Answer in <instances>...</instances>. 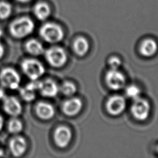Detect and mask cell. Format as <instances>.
<instances>
[{"label": "cell", "instance_id": "cell-1", "mask_svg": "<svg viewBox=\"0 0 158 158\" xmlns=\"http://www.w3.org/2000/svg\"><path fill=\"white\" fill-rule=\"evenodd\" d=\"M35 24L28 17H22L12 21L9 25V32L15 38L20 39L31 34L34 30Z\"/></svg>", "mask_w": 158, "mask_h": 158}, {"label": "cell", "instance_id": "cell-2", "mask_svg": "<svg viewBox=\"0 0 158 158\" xmlns=\"http://www.w3.org/2000/svg\"><path fill=\"white\" fill-rule=\"evenodd\" d=\"M39 33L42 39L49 43H58L64 37V31L61 27L52 22H48L43 25Z\"/></svg>", "mask_w": 158, "mask_h": 158}, {"label": "cell", "instance_id": "cell-3", "mask_svg": "<svg viewBox=\"0 0 158 158\" xmlns=\"http://www.w3.org/2000/svg\"><path fill=\"white\" fill-rule=\"evenodd\" d=\"M21 68L24 74L31 81H36L44 73L43 64L35 59H25L21 63Z\"/></svg>", "mask_w": 158, "mask_h": 158}, {"label": "cell", "instance_id": "cell-4", "mask_svg": "<svg viewBox=\"0 0 158 158\" xmlns=\"http://www.w3.org/2000/svg\"><path fill=\"white\" fill-rule=\"evenodd\" d=\"M20 77L19 73L10 67L2 69L0 72V83L2 88L11 90L19 88Z\"/></svg>", "mask_w": 158, "mask_h": 158}, {"label": "cell", "instance_id": "cell-5", "mask_svg": "<svg viewBox=\"0 0 158 158\" xmlns=\"http://www.w3.org/2000/svg\"><path fill=\"white\" fill-rule=\"evenodd\" d=\"M44 53L47 62L54 67H60L67 62V54L61 47L52 46L44 51Z\"/></svg>", "mask_w": 158, "mask_h": 158}, {"label": "cell", "instance_id": "cell-6", "mask_svg": "<svg viewBox=\"0 0 158 158\" xmlns=\"http://www.w3.org/2000/svg\"><path fill=\"white\" fill-rule=\"evenodd\" d=\"M150 105L147 100L138 98L134 99L131 106V112L133 117L138 120H144L149 115Z\"/></svg>", "mask_w": 158, "mask_h": 158}, {"label": "cell", "instance_id": "cell-7", "mask_svg": "<svg viewBox=\"0 0 158 158\" xmlns=\"http://www.w3.org/2000/svg\"><path fill=\"white\" fill-rule=\"evenodd\" d=\"M106 82L112 89L118 90L125 84V78L123 74L117 69H110L106 75Z\"/></svg>", "mask_w": 158, "mask_h": 158}, {"label": "cell", "instance_id": "cell-8", "mask_svg": "<svg viewBox=\"0 0 158 158\" xmlns=\"http://www.w3.org/2000/svg\"><path fill=\"white\" fill-rule=\"evenodd\" d=\"M37 90L40 94L44 97L53 98L55 97L59 90L57 83L50 78L37 81Z\"/></svg>", "mask_w": 158, "mask_h": 158}, {"label": "cell", "instance_id": "cell-9", "mask_svg": "<svg viewBox=\"0 0 158 158\" xmlns=\"http://www.w3.org/2000/svg\"><path fill=\"white\" fill-rule=\"evenodd\" d=\"M2 100L3 109L7 114L15 117L22 113V106L16 98L14 96H6Z\"/></svg>", "mask_w": 158, "mask_h": 158}, {"label": "cell", "instance_id": "cell-10", "mask_svg": "<svg viewBox=\"0 0 158 158\" xmlns=\"http://www.w3.org/2000/svg\"><path fill=\"white\" fill-rule=\"evenodd\" d=\"M72 134L71 130L67 127L60 126L54 133V140L56 144L61 148H65L70 142Z\"/></svg>", "mask_w": 158, "mask_h": 158}, {"label": "cell", "instance_id": "cell-11", "mask_svg": "<svg viewBox=\"0 0 158 158\" xmlns=\"http://www.w3.org/2000/svg\"><path fill=\"white\" fill-rule=\"evenodd\" d=\"M126 106V101L123 97L119 95H114L109 98L106 108L107 112L113 115H117L122 113Z\"/></svg>", "mask_w": 158, "mask_h": 158}, {"label": "cell", "instance_id": "cell-12", "mask_svg": "<svg viewBox=\"0 0 158 158\" xmlns=\"http://www.w3.org/2000/svg\"><path fill=\"white\" fill-rule=\"evenodd\" d=\"M9 147L12 156L20 157L27 151V143L23 137L16 135L10 139Z\"/></svg>", "mask_w": 158, "mask_h": 158}, {"label": "cell", "instance_id": "cell-13", "mask_svg": "<svg viewBox=\"0 0 158 158\" xmlns=\"http://www.w3.org/2000/svg\"><path fill=\"white\" fill-rule=\"evenodd\" d=\"M83 103L80 99L73 98L66 100L62 106L63 112L69 116H73L77 114L82 108Z\"/></svg>", "mask_w": 158, "mask_h": 158}, {"label": "cell", "instance_id": "cell-14", "mask_svg": "<svg viewBox=\"0 0 158 158\" xmlns=\"http://www.w3.org/2000/svg\"><path fill=\"white\" fill-rule=\"evenodd\" d=\"M35 112L40 119L47 120L54 117L55 110L51 104L45 102H39L35 106Z\"/></svg>", "mask_w": 158, "mask_h": 158}, {"label": "cell", "instance_id": "cell-15", "mask_svg": "<svg viewBox=\"0 0 158 158\" xmlns=\"http://www.w3.org/2000/svg\"><path fill=\"white\" fill-rule=\"evenodd\" d=\"M37 90V81H32L19 89L20 96L24 101L31 102L36 98Z\"/></svg>", "mask_w": 158, "mask_h": 158}, {"label": "cell", "instance_id": "cell-16", "mask_svg": "<svg viewBox=\"0 0 158 158\" xmlns=\"http://www.w3.org/2000/svg\"><path fill=\"white\" fill-rule=\"evenodd\" d=\"M33 13L38 20L43 21L49 17L51 14V9L47 3L40 2L35 5Z\"/></svg>", "mask_w": 158, "mask_h": 158}, {"label": "cell", "instance_id": "cell-17", "mask_svg": "<svg viewBox=\"0 0 158 158\" xmlns=\"http://www.w3.org/2000/svg\"><path fill=\"white\" fill-rule=\"evenodd\" d=\"M157 50V44L152 39H146L140 46L139 51L141 54L145 57L153 56Z\"/></svg>", "mask_w": 158, "mask_h": 158}, {"label": "cell", "instance_id": "cell-18", "mask_svg": "<svg viewBox=\"0 0 158 158\" xmlns=\"http://www.w3.org/2000/svg\"><path fill=\"white\" fill-rule=\"evenodd\" d=\"M25 48L27 52L33 56H40L44 52L43 44L35 39H31L27 41L25 43Z\"/></svg>", "mask_w": 158, "mask_h": 158}, {"label": "cell", "instance_id": "cell-19", "mask_svg": "<svg viewBox=\"0 0 158 158\" xmlns=\"http://www.w3.org/2000/svg\"><path fill=\"white\" fill-rule=\"evenodd\" d=\"M89 49V43L83 37L77 38L73 43V50L75 52L80 56L85 55Z\"/></svg>", "mask_w": 158, "mask_h": 158}, {"label": "cell", "instance_id": "cell-20", "mask_svg": "<svg viewBox=\"0 0 158 158\" xmlns=\"http://www.w3.org/2000/svg\"><path fill=\"white\" fill-rule=\"evenodd\" d=\"M23 130V123L18 118L14 117L11 118L7 124V130L12 134L16 135Z\"/></svg>", "mask_w": 158, "mask_h": 158}, {"label": "cell", "instance_id": "cell-21", "mask_svg": "<svg viewBox=\"0 0 158 158\" xmlns=\"http://www.w3.org/2000/svg\"><path fill=\"white\" fill-rule=\"evenodd\" d=\"M59 89L63 94L67 96H70L75 94L77 91V88L74 83L67 81L62 84Z\"/></svg>", "mask_w": 158, "mask_h": 158}, {"label": "cell", "instance_id": "cell-22", "mask_svg": "<svg viewBox=\"0 0 158 158\" xmlns=\"http://www.w3.org/2000/svg\"><path fill=\"white\" fill-rule=\"evenodd\" d=\"M12 13V6L7 2L0 1V19L6 20Z\"/></svg>", "mask_w": 158, "mask_h": 158}, {"label": "cell", "instance_id": "cell-23", "mask_svg": "<svg viewBox=\"0 0 158 158\" xmlns=\"http://www.w3.org/2000/svg\"><path fill=\"white\" fill-rule=\"evenodd\" d=\"M140 92L139 88L134 85L128 86L125 89V93L127 96L133 99L139 97Z\"/></svg>", "mask_w": 158, "mask_h": 158}, {"label": "cell", "instance_id": "cell-24", "mask_svg": "<svg viewBox=\"0 0 158 158\" xmlns=\"http://www.w3.org/2000/svg\"><path fill=\"white\" fill-rule=\"evenodd\" d=\"M109 64L111 69H118L121 64V61L117 57H112L109 60Z\"/></svg>", "mask_w": 158, "mask_h": 158}, {"label": "cell", "instance_id": "cell-25", "mask_svg": "<svg viewBox=\"0 0 158 158\" xmlns=\"http://www.w3.org/2000/svg\"><path fill=\"white\" fill-rule=\"evenodd\" d=\"M4 54V47L2 44L0 42V59L3 57Z\"/></svg>", "mask_w": 158, "mask_h": 158}, {"label": "cell", "instance_id": "cell-26", "mask_svg": "<svg viewBox=\"0 0 158 158\" xmlns=\"http://www.w3.org/2000/svg\"><path fill=\"white\" fill-rule=\"evenodd\" d=\"M6 97L5 96V92L2 88L0 87V100L3 99Z\"/></svg>", "mask_w": 158, "mask_h": 158}, {"label": "cell", "instance_id": "cell-27", "mask_svg": "<svg viewBox=\"0 0 158 158\" xmlns=\"http://www.w3.org/2000/svg\"><path fill=\"white\" fill-rule=\"evenodd\" d=\"M3 124H4V121H3V118L0 115V131L2 130V127H3Z\"/></svg>", "mask_w": 158, "mask_h": 158}, {"label": "cell", "instance_id": "cell-28", "mask_svg": "<svg viewBox=\"0 0 158 158\" xmlns=\"http://www.w3.org/2000/svg\"><path fill=\"white\" fill-rule=\"evenodd\" d=\"M17 1L20 2H22V3H26V2H30V1L31 0H17Z\"/></svg>", "mask_w": 158, "mask_h": 158}, {"label": "cell", "instance_id": "cell-29", "mask_svg": "<svg viewBox=\"0 0 158 158\" xmlns=\"http://www.w3.org/2000/svg\"><path fill=\"white\" fill-rule=\"evenodd\" d=\"M3 154H4V152H3L2 149L0 148V157H2L3 156Z\"/></svg>", "mask_w": 158, "mask_h": 158}, {"label": "cell", "instance_id": "cell-30", "mask_svg": "<svg viewBox=\"0 0 158 158\" xmlns=\"http://www.w3.org/2000/svg\"><path fill=\"white\" fill-rule=\"evenodd\" d=\"M1 34H2V32H1V30H0V36L1 35Z\"/></svg>", "mask_w": 158, "mask_h": 158}, {"label": "cell", "instance_id": "cell-31", "mask_svg": "<svg viewBox=\"0 0 158 158\" xmlns=\"http://www.w3.org/2000/svg\"><path fill=\"white\" fill-rule=\"evenodd\" d=\"M157 151H158V148H157Z\"/></svg>", "mask_w": 158, "mask_h": 158}]
</instances>
